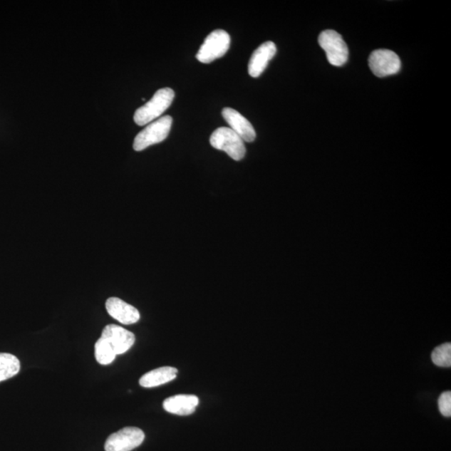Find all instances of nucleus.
Segmentation results:
<instances>
[{"label": "nucleus", "instance_id": "obj_11", "mask_svg": "<svg viewBox=\"0 0 451 451\" xmlns=\"http://www.w3.org/2000/svg\"><path fill=\"white\" fill-rule=\"evenodd\" d=\"M105 308L110 316L121 323L129 325L139 321L140 316L138 310L120 299H108Z\"/></svg>", "mask_w": 451, "mask_h": 451}, {"label": "nucleus", "instance_id": "obj_7", "mask_svg": "<svg viewBox=\"0 0 451 451\" xmlns=\"http://www.w3.org/2000/svg\"><path fill=\"white\" fill-rule=\"evenodd\" d=\"M368 66L377 77H386L397 74L401 68L400 57L390 50H376L368 58Z\"/></svg>", "mask_w": 451, "mask_h": 451}, {"label": "nucleus", "instance_id": "obj_14", "mask_svg": "<svg viewBox=\"0 0 451 451\" xmlns=\"http://www.w3.org/2000/svg\"><path fill=\"white\" fill-rule=\"evenodd\" d=\"M21 370V363L11 353H0V382L16 376Z\"/></svg>", "mask_w": 451, "mask_h": 451}, {"label": "nucleus", "instance_id": "obj_3", "mask_svg": "<svg viewBox=\"0 0 451 451\" xmlns=\"http://www.w3.org/2000/svg\"><path fill=\"white\" fill-rule=\"evenodd\" d=\"M210 143L212 147L225 152L235 161H241L245 156L244 140L231 128L217 129L211 135Z\"/></svg>", "mask_w": 451, "mask_h": 451}, {"label": "nucleus", "instance_id": "obj_9", "mask_svg": "<svg viewBox=\"0 0 451 451\" xmlns=\"http://www.w3.org/2000/svg\"><path fill=\"white\" fill-rule=\"evenodd\" d=\"M222 115L232 130L244 140V142H253L256 139V132L249 120L242 115L239 111L232 108H224Z\"/></svg>", "mask_w": 451, "mask_h": 451}, {"label": "nucleus", "instance_id": "obj_5", "mask_svg": "<svg viewBox=\"0 0 451 451\" xmlns=\"http://www.w3.org/2000/svg\"><path fill=\"white\" fill-rule=\"evenodd\" d=\"M320 47L326 53L327 60L332 66H342L348 59V48L346 41L338 32L327 30L320 33Z\"/></svg>", "mask_w": 451, "mask_h": 451}, {"label": "nucleus", "instance_id": "obj_16", "mask_svg": "<svg viewBox=\"0 0 451 451\" xmlns=\"http://www.w3.org/2000/svg\"><path fill=\"white\" fill-rule=\"evenodd\" d=\"M435 366L450 368L451 366V344L445 343L435 348L431 355Z\"/></svg>", "mask_w": 451, "mask_h": 451}, {"label": "nucleus", "instance_id": "obj_1", "mask_svg": "<svg viewBox=\"0 0 451 451\" xmlns=\"http://www.w3.org/2000/svg\"><path fill=\"white\" fill-rule=\"evenodd\" d=\"M174 97V90L171 88L158 90L148 103L135 111V123L140 127L152 123L171 106Z\"/></svg>", "mask_w": 451, "mask_h": 451}, {"label": "nucleus", "instance_id": "obj_4", "mask_svg": "<svg viewBox=\"0 0 451 451\" xmlns=\"http://www.w3.org/2000/svg\"><path fill=\"white\" fill-rule=\"evenodd\" d=\"M231 38L229 33L216 30L208 36L196 56L198 61L209 64L222 57L229 50Z\"/></svg>", "mask_w": 451, "mask_h": 451}, {"label": "nucleus", "instance_id": "obj_6", "mask_svg": "<svg viewBox=\"0 0 451 451\" xmlns=\"http://www.w3.org/2000/svg\"><path fill=\"white\" fill-rule=\"evenodd\" d=\"M143 431L137 427H125L110 435L105 445V451H132L142 444Z\"/></svg>", "mask_w": 451, "mask_h": 451}, {"label": "nucleus", "instance_id": "obj_8", "mask_svg": "<svg viewBox=\"0 0 451 451\" xmlns=\"http://www.w3.org/2000/svg\"><path fill=\"white\" fill-rule=\"evenodd\" d=\"M113 348L116 356L123 355L133 346L135 341L134 333L115 324H109L101 334Z\"/></svg>", "mask_w": 451, "mask_h": 451}, {"label": "nucleus", "instance_id": "obj_10", "mask_svg": "<svg viewBox=\"0 0 451 451\" xmlns=\"http://www.w3.org/2000/svg\"><path fill=\"white\" fill-rule=\"evenodd\" d=\"M277 53V47L271 41L265 42L256 48L249 63V74L258 78Z\"/></svg>", "mask_w": 451, "mask_h": 451}, {"label": "nucleus", "instance_id": "obj_13", "mask_svg": "<svg viewBox=\"0 0 451 451\" xmlns=\"http://www.w3.org/2000/svg\"><path fill=\"white\" fill-rule=\"evenodd\" d=\"M178 370L176 368L165 366L150 371L140 378V385L144 388H153L167 384L176 379Z\"/></svg>", "mask_w": 451, "mask_h": 451}, {"label": "nucleus", "instance_id": "obj_17", "mask_svg": "<svg viewBox=\"0 0 451 451\" xmlns=\"http://www.w3.org/2000/svg\"><path fill=\"white\" fill-rule=\"evenodd\" d=\"M439 410L441 415L445 417L451 416V393L450 391L444 392L441 394L438 400Z\"/></svg>", "mask_w": 451, "mask_h": 451}, {"label": "nucleus", "instance_id": "obj_2", "mask_svg": "<svg viewBox=\"0 0 451 451\" xmlns=\"http://www.w3.org/2000/svg\"><path fill=\"white\" fill-rule=\"evenodd\" d=\"M172 125V118L170 115L152 121L135 137L133 144L135 152H142L150 145L162 142L167 138Z\"/></svg>", "mask_w": 451, "mask_h": 451}, {"label": "nucleus", "instance_id": "obj_12", "mask_svg": "<svg viewBox=\"0 0 451 451\" xmlns=\"http://www.w3.org/2000/svg\"><path fill=\"white\" fill-rule=\"evenodd\" d=\"M199 404L196 395H178L167 398L163 402L165 410L177 415H189L195 412Z\"/></svg>", "mask_w": 451, "mask_h": 451}, {"label": "nucleus", "instance_id": "obj_15", "mask_svg": "<svg viewBox=\"0 0 451 451\" xmlns=\"http://www.w3.org/2000/svg\"><path fill=\"white\" fill-rule=\"evenodd\" d=\"M95 356L97 362L103 366L110 365L116 356L109 343L101 337L95 343Z\"/></svg>", "mask_w": 451, "mask_h": 451}]
</instances>
